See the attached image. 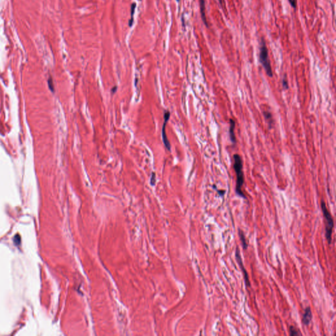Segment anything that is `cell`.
I'll use <instances>...</instances> for the list:
<instances>
[{
	"mask_svg": "<svg viewBox=\"0 0 336 336\" xmlns=\"http://www.w3.org/2000/svg\"><path fill=\"white\" fill-rule=\"evenodd\" d=\"M234 165L233 168L236 174V193L239 196L243 198H246L245 194L242 192V188L244 182V175L243 171V160L241 156L238 154H235L233 156Z\"/></svg>",
	"mask_w": 336,
	"mask_h": 336,
	"instance_id": "1",
	"label": "cell"
},
{
	"mask_svg": "<svg viewBox=\"0 0 336 336\" xmlns=\"http://www.w3.org/2000/svg\"><path fill=\"white\" fill-rule=\"evenodd\" d=\"M259 62L265 69L268 76L272 77L273 73L271 68V65L268 57V52L267 45L263 38H261L260 43V51H259Z\"/></svg>",
	"mask_w": 336,
	"mask_h": 336,
	"instance_id": "2",
	"label": "cell"
},
{
	"mask_svg": "<svg viewBox=\"0 0 336 336\" xmlns=\"http://www.w3.org/2000/svg\"><path fill=\"white\" fill-rule=\"evenodd\" d=\"M321 209L322 211V213L324 215V222H325V236L327 240L328 244H331V235H332V231L334 229V220L331 215L330 213V211L327 210L326 203L322 201L321 202Z\"/></svg>",
	"mask_w": 336,
	"mask_h": 336,
	"instance_id": "3",
	"label": "cell"
},
{
	"mask_svg": "<svg viewBox=\"0 0 336 336\" xmlns=\"http://www.w3.org/2000/svg\"><path fill=\"white\" fill-rule=\"evenodd\" d=\"M236 261H237L239 266H240V268H241V270L243 272L244 277V280H245L246 286H247V287H250V280H249L248 274V272L246 270L245 267H244V264L242 263V258H241V255H240V250H239L238 248H236Z\"/></svg>",
	"mask_w": 336,
	"mask_h": 336,
	"instance_id": "4",
	"label": "cell"
},
{
	"mask_svg": "<svg viewBox=\"0 0 336 336\" xmlns=\"http://www.w3.org/2000/svg\"><path fill=\"white\" fill-rule=\"evenodd\" d=\"M169 116H170V113L169 111H166L165 112V114H164V125L162 126V130H161V135H162V139H163V141H164V143L165 144V147L167 148V149L168 151H170L171 150V145H170V143L169 142V140L168 139V137H167V135H166V133H165V126H166V124L168 123V121L169 120Z\"/></svg>",
	"mask_w": 336,
	"mask_h": 336,
	"instance_id": "5",
	"label": "cell"
},
{
	"mask_svg": "<svg viewBox=\"0 0 336 336\" xmlns=\"http://www.w3.org/2000/svg\"><path fill=\"white\" fill-rule=\"evenodd\" d=\"M312 318H313V314H312V311H311V309L310 307H307L305 309V313L303 315L302 322L305 326H308L310 323L311 320H312Z\"/></svg>",
	"mask_w": 336,
	"mask_h": 336,
	"instance_id": "6",
	"label": "cell"
},
{
	"mask_svg": "<svg viewBox=\"0 0 336 336\" xmlns=\"http://www.w3.org/2000/svg\"><path fill=\"white\" fill-rule=\"evenodd\" d=\"M200 2V9L201 13V17L203 20V23L206 25V27H209V24L207 23L206 16V2L205 0H199Z\"/></svg>",
	"mask_w": 336,
	"mask_h": 336,
	"instance_id": "7",
	"label": "cell"
},
{
	"mask_svg": "<svg viewBox=\"0 0 336 336\" xmlns=\"http://www.w3.org/2000/svg\"><path fill=\"white\" fill-rule=\"evenodd\" d=\"M230 127H229V135H230V139L233 144L236 143V135L234 134V128L236 126V123L234 120L233 119H230Z\"/></svg>",
	"mask_w": 336,
	"mask_h": 336,
	"instance_id": "8",
	"label": "cell"
},
{
	"mask_svg": "<svg viewBox=\"0 0 336 336\" xmlns=\"http://www.w3.org/2000/svg\"><path fill=\"white\" fill-rule=\"evenodd\" d=\"M263 115L265 120H267V122L269 126V128H271L272 126L273 123V119H272V115L271 113H269L268 111H264Z\"/></svg>",
	"mask_w": 336,
	"mask_h": 336,
	"instance_id": "9",
	"label": "cell"
},
{
	"mask_svg": "<svg viewBox=\"0 0 336 336\" xmlns=\"http://www.w3.org/2000/svg\"><path fill=\"white\" fill-rule=\"evenodd\" d=\"M238 234H239L240 239V240H241V243H242L243 249H244V250H246V249L248 248V243H247L246 236H245V235H244L243 231L241 230H239Z\"/></svg>",
	"mask_w": 336,
	"mask_h": 336,
	"instance_id": "10",
	"label": "cell"
},
{
	"mask_svg": "<svg viewBox=\"0 0 336 336\" xmlns=\"http://www.w3.org/2000/svg\"><path fill=\"white\" fill-rule=\"evenodd\" d=\"M135 8H136V3H133L132 4V5L131 7V17H130V19L129 20V26L130 27L132 26L133 24V21H134V14H135Z\"/></svg>",
	"mask_w": 336,
	"mask_h": 336,
	"instance_id": "11",
	"label": "cell"
},
{
	"mask_svg": "<svg viewBox=\"0 0 336 336\" xmlns=\"http://www.w3.org/2000/svg\"><path fill=\"white\" fill-rule=\"evenodd\" d=\"M289 335H301L300 331L297 330L295 327L291 326L289 327Z\"/></svg>",
	"mask_w": 336,
	"mask_h": 336,
	"instance_id": "12",
	"label": "cell"
},
{
	"mask_svg": "<svg viewBox=\"0 0 336 336\" xmlns=\"http://www.w3.org/2000/svg\"><path fill=\"white\" fill-rule=\"evenodd\" d=\"M156 182V174L155 173H152V176L151 178V183L152 185H154Z\"/></svg>",
	"mask_w": 336,
	"mask_h": 336,
	"instance_id": "13",
	"label": "cell"
},
{
	"mask_svg": "<svg viewBox=\"0 0 336 336\" xmlns=\"http://www.w3.org/2000/svg\"><path fill=\"white\" fill-rule=\"evenodd\" d=\"M282 85H283V88L284 89H288V83L287 81V80H286V77L284 78L283 80H282Z\"/></svg>",
	"mask_w": 336,
	"mask_h": 336,
	"instance_id": "14",
	"label": "cell"
},
{
	"mask_svg": "<svg viewBox=\"0 0 336 336\" xmlns=\"http://www.w3.org/2000/svg\"><path fill=\"white\" fill-rule=\"evenodd\" d=\"M288 1L291 6L294 9H296L297 6V0H288Z\"/></svg>",
	"mask_w": 336,
	"mask_h": 336,
	"instance_id": "15",
	"label": "cell"
},
{
	"mask_svg": "<svg viewBox=\"0 0 336 336\" xmlns=\"http://www.w3.org/2000/svg\"><path fill=\"white\" fill-rule=\"evenodd\" d=\"M48 83H49V87H50V88L51 89L52 91H53V85H52V81L50 80V79L49 80Z\"/></svg>",
	"mask_w": 336,
	"mask_h": 336,
	"instance_id": "16",
	"label": "cell"
},
{
	"mask_svg": "<svg viewBox=\"0 0 336 336\" xmlns=\"http://www.w3.org/2000/svg\"><path fill=\"white\" fill-rule=\"evenodd\" d=\"M218 1L219 2V3L221 4V6H223V0H218Z\"/></svg>",
	"mask_w": 336,
	"mask_h": 336,
	"instance_id": "17",
	"label": "cell"
},
{
	"mask_svg": "<svg viewBox=\"0 0 336 336\" xmlns=\"http://www.w3.org/2000/svg\"><path fill=\"white\" fill-rule=\"evenodd\" d=\"M177 2H179V0H177Z\"/></svg>",
	"mask_w": 336,
	"mask_h": 336,
	"instance_id": "18",
	"label": "cell"
}]
</instances>
